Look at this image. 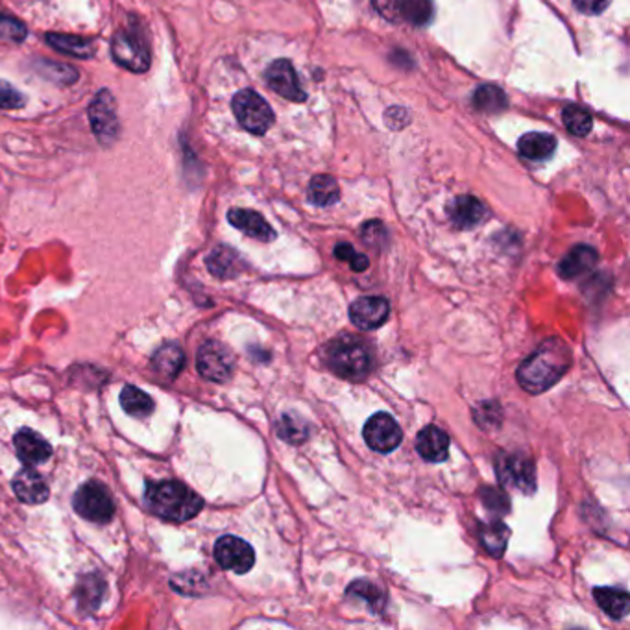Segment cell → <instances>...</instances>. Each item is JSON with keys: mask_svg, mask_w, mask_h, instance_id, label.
Returning <instances> with one entry per match:
<instances>
[{"mask_svg": "<svg viewBox=\"0 0 630 630\" xmlns=\"http://www.w3.org/2000/svg\"><path fill=\"white\" fill-rule=\"evenodd\" d=\"M572 367V350L560 339L546 341L518 368V383L528 394H542L556 385Z\"/></svg>", "mask_w": 630, "mask_h": 630, "instance_id": "obj_1", "label": "cell"}, {"mask_svg": "<svg viewBox=\"0 0 630 630\" xmlns=\"http://www.w3.org/2000/svg\"><path fill=\"white\" fill-rule=\"evenodd\" d=\"M145 501L155 516L176 523L192 519L204 507L202 497L178 481L146 483Z\"/></svg>", "mask_w": 630, "mask_h": 630, "instance_id": "obj_2", "label": "cell"}, {"mask_svg": "<svg viewBox=\"0 0 630 630\" xmlns=\"http://www.w3.org/2000/svg\"><path fill=\"white\" fill-rule=\"evenodd\" d=\"M325 364L331 372L342 379L362 381L367 379L374 368V355L370 346L359 337L341 335L331 341L324 351Z\"/></svg>", "mask_w": 630, "mask_h": 630, "instance_id": "obj_3", "label": "cell"}, {"mask_svg": "<svg viewBox=\"0 0 630 630\" xmlns=\"http://www.w3.org/2000/svg\"><path fill=\"white\" fill-rule=\"evenodd\" d=\"M111 54L119 65L131 73H145L150 69L148 41L138 21L113 36Z\"/></svg>", "mask_w": 630, "mask_h": 630, "instance_id": "obj_4", "label": "cell"}, {"mask_svg": "<svg viewBox=\"0 0 630 630\" xmlns=\"http://www.w3.org/2000/svg\"><path fill=\"white\" fill-rule=\"evenodd\" d=\"M231 108H234V113L241 126L253 136H264L274 124L272 108L255 91L246 89L237 93L234 96V102H231Z\"/></svg>", "mask_w": 630, "mask_h": 630, "instance_id": "obj_5", "label": "cell"}, {"mask_svg": "<svg viewBox=\"0 0 630 630\" xmlns=\"http://www.w3.org/2000/svg\"><path fill=\"white\" fill-rule=\"evenodd\" d=\"M73 507L82 518L94 523H108L115 514V503L110 490L96 481H89L78 488Z\"/></svg>", "mask_w": 630, "mask_h": 630, "instance_id": "obj_6", "label": "cell"}, {"mask_svg": "<svg viewBox=\"0 0 630 630\" xmlns=\"http://www.w3.org/2000/svg\"><path fill=\"white\" fill-rule=\"evenodd\" d=\"M495 474L503 486L516 488L523 493L537 490V470L528 457L519 453H503L495 460Z\"/></svg>", "mask_w": 630, "mask_h": 630, "instance_id": "obj_7", "label": "cell"}, {"mask_svg": "<svg viewBox=\"0 0 630 630\" xmlns=\"http://www.w3.org/2000/svg\"><path fill=\"white\" fill-rule=\"evenodd\" d=\"M196 367L206 379L224 383L235 370V357L218 341H208L200 346L196 355Z\"/></svg>", "mask_w": 630, "mask_h": 630, "instance_id": "obj_8", "label": "cell"}, {"mask_svg": "<svg viewBox=\"0 0 630 630\" xmlns=\"http://www.w3.org/2000/svg\"><path fill=\"white\" fill-rule=\"evenodd\" d=\"M89 119H91V126L96 139L106 146L113 145L119 136V119H117L115 98L108 89H102L93 98V102L89 106Z\"/></svg>", "mask_w": 630, "mask_h": 630, "instance_id": "obj_9", "label": "cell"}, {"mask_svg": "<svg viewBox=\"0 0 630 630\" xmlns=\"http://www.w3.org/2000/svg\"><path fill=\"white\" fill-rule=\"evenodd\" d=\"M362 437L370 449L377 453H390L402 444L404 430L390 414L377 413L364 425Z\"/></svg>", "mask_w": 630, "mask_h": 630, "instance_id": "obj_10", "label": "cell"}, {"mask_svg": "<svg viewBox=\"0 0 630 630\" xmlns=\"http://www.w3.org/2000/svg\"><path fill=\"white\" fill-rule=\"evenodd\" d=\"M215 558L220 568L237 575L248 573L255 563L253 547L237 537H222L215 544Z\"/></svg>", "mask_w": 630, "mask_h": 630, "instance_id": "obj_11", "label": "cell"}, {"mask_svg": "<svg viewBox=\"0 0 630 630\" xmlns=\"http://www.w3.org/2000/svg\"><path fill=\"white\" fill-rule=\"evenodd\" d=\"M267 84L272 91L281 94L292 102H306V91L302 89L300 78H297L292 63L288 59H278L267 69Z\"/></svg>", "mask_w": 630, "mask_h": 630, "instance_id": "obj_12", "label": "cell"}, {"mask_svg": "<svg viewBox=\"0 0 630 630\" xmlns=\"http://www.w3.org/2000/svg\"><path fill=\"white\" fill-rule=\"evenodd\" d=\"M390 306L383 296H364L350 306V320L362 331L377 329L386 322Z\"/></svg>", "mask_w": 630, "mask_h": 630, "instance_id": "obj_13", "label": "cell"}, {"mask_svg": "<svg viewBox=\"0 0 630 630\" xmlns=\"http://www.w3.org/2000/svg\"><path fill=\"white\" fill-rule=\"evenodd\" d=\"M13 444L19 458L26 466H38V464L47 462L52 455V446L40 433L28 427L17 430L13 437Z\"/></svg>", "mask_w": 630, "mask_h": 630, "instance_id": "obj_14", "label": "cell"}, {"mask_svg": "<svg viewBox=\"0 0 630 630\" xmlns=\"http://www.w3.org/2000/svg\"><path fill=\"white\" fill-rule=\"evenodd\" d=\"M13 492L22 503L28 505H40L49 500L47 481L34 468H24L13 477Z\"/></svg>", "mask_w": 630, "mask_h": 630, "instance_id": "obj_15", "label": "cell"}, {"mask_svg": "<svg viewBox=\"0 0 630 630\" xmlns=\"http://www.w3.org/2000/svg\"><path fill=\"white\" fill-rule=\"evenodd\" d=\"M416 449L427 462H444L449 455V437L440 427L427 425L418 433Z\"/></svg>", "mask_w": 630, "mask_h": 630, "instance_id": "obj_16", "label": "cell"}, {"mask_svg": "<svg viewBox=\"0 0 630 630\" xmlns=\"http://www.w3.org/2000/svg\"><path fill=\"white\" fill-rule=\"evenodd\" d=\"M227 220L231 226H235L237 229L244 231V234L252 239H257L262 243H271L276 239V231L272 229V226L255 211L231 209L227 213Z\"/></svg>", "mask_w": 630, "mask_h": 630, "instance_id": "obj_17", "label": "cell"}, {"mask_svg": "<svg viewBox=\"0 0 630 630\" xmlns=\"http://www.w3.org/2000/svg\"><path fill=\"white\" fill-rule=\"evenodd\" d=\"M597 261H599V253H597L591 246L579 244L573 250H570L558 264V274L563 280H577L584 274H588Z\"/></svg>", "mask_w": 630, "mask_h": 630, "instance_id": "obj_18", "label": "cell"}, {"mask_svg": "<svg viewBox=\"0 0 630 630\" xmlns=\"http://www.w3.org/2000/svg\"><path fill=\"white\" fill-rule=\"evenodd\" d=\"M486 217V208L475 196H458L449 206V218L460 229H470L481 224Z\"/></svg>", "mask_w": 630, "mask_h": 630, "instance_id": "obj_19", "label": "cell"}, {"mask_svg": "<svg viewBox=\"0 0 630 630\" xmlns=\"http://www.w3.org/2000/svg\"><path fill=\"white\" fill-rule=\"evenodd\" d=\"M208 269L215 278L229 280L237 278L244 271V262L235 250L227 246H218L208 257Z\"/></svg>", "mask_w": 630, "mask_h": 630, "instance_id": "obj_20", "label": "cell"}, {"mask_svg": "<svg viewBox=\"0 0 630 630\" xmlns=\"http://www.w3.org/2000/svg\"><path fill=\"white\" fill-rule=\"evenodd\" d=\"M183 364H185L183 350L173 342L161 346L152 357L154 370L157 374H161L163 377H169V379H174L182 372Z\"/></svg>", "mask_w": 630, "mask_h": 630, "instance_id": "obj_21", "label": "cell"}, {"mask_svg": "<svg viewBox=\"0 0 630 630\" xmlns=\"http://www.w3.org/2000/svg\"><path fill=\"white\" fill-rule=\"evenodd\" d=\"M479 537H481V544L483 547L495 558H500L509 544L510 538V528L507 527V523L493 519L488 523H483L479 528Z\"/></svg>", "mask_w": 630, "mask_h": 630, "instance_id": "obj_22", "label": "cell"}, {"mask_svg": "<svg viewBox=\"0 0 630 630\" xmlns=\"http://www.w3.org/2000/svg\"><path fill=\"white\" fill-rule=\"evenodd\" d=\"M593 597L597 605H599L610 617L623 619L628 614L630 608V597L625 590L617 588H595Z\"/></svg>", "mask_w": 630, "mask_h": 630, "instance_id": "obj_23", "label": "cell"}, {"mask_svg": "<svg viewBox=\"0 0 630 630\" xmlns=\"http://www.w3.org/2000/svg\"><path fill=\"white\" fill-rule=\"evenodd\" d=\"M519 154L527 159L533 161H544L553 155L556 148V139L549 134H540V131H533V134H527L519 139L518 143Z\"/></svg>", "mask_w": 630, "mask_h": 630, "instance_id": "obj_24", "label": "cell"}, {"mask_svg": "<svg viewBox=\"0 0 630 630\" xmlns=\"http://www.w3.org/2000/svg\"><path fill=\"white\" fill-rule=\"evenodd\" d=\"M339 198H341V189H339V183L333 176H329V174H320V176H315L309 183V200L315 204V206H320V208H327V206H333L339 202Z\"/></svg>", "mask_w": 630, "mask_h": 630, "instance_id": "obj_25", "label": "cell"}, {"mask_svg": "<svg viewBox=\"0 0 630 630\" xmlns=\"http://www.w3.org/2000/svg\"><path fill=\"white\" fill-rule=\"evenodd\" d=\"M120 405L129 416H136V418H146L154 411L152 397L146 392H143L141 388L131 386V385H126L122 388Z\"/></svg>", "mask_w": 630, "mask_h": 630, "instance_id": "obj_26", "label": "cell"}, {"mask_svg": "<svg viewBox=\"0 0 630 630\" xmlns=\"http://www.w3.org/2000/svg\"><path fill=\"white\" fill-rule=\"evenodd\" d=\"M394 8L405 21L416 26L427 24L435 12L433 0H394Z\"/></svg>", "mask_w": 630, "mask_h": 630, "instance_id": "obj_27", "label": "cell"}, {"mask_svg": "<svg viewBox=\"0 0 630 630\" xmlns=\"http://www.w3.org/2000/svg\"><path fill=\"white\" fill-rule=\"evenodd\" d=\"M47 43L52 45L56 50L69 54L75 58H91L94 56V45L89 40L76 38V36H63V34H49Z\"/></svg>", "mask_w": 630, "mask_h": 630, "instance_id": "obj_28", "label": "cell"}, {"mask_svg": "<svg viewBox=\"0 0 630 630\" xmlns=\"http://www.w3.org/2000/svg\"><path fill=\"white\" fill-rule=\"evenodd\" d=\"M474 104L479 111L484 113H497L503 111L509 104L507 94L495 85H481L477 87L475 94H474Z\"/></svg>", "mask_w": 630, "mask_h": 630, "instance_id": "obj_29", "label": "cell"}, {"mask_svg": "<svg viewBox=\"0 0 630 630\" xmlns=\"http://www.w3.org/2000/svg\"><path fill=\"white\" fill-rule=\"evenodd\" d=\"M278 435L281 440L290 442V444H302L307 440L309 430H307V423L304 420H300L294 414H285L281 416V420L278 421Z\"/></svg>", "mask_w": 630, "mask_h": 630, "instance_id": "obj_30", "label": "cell"}, {"mask_svg": "<svg viewBox=\"0 0 630 630\" xmlns=\"http://www.w3.org/2000/svg\"><path fill=\"white\" fill-rule=\"evenodd\" d=\"M562 120L563 126H566L573 136H588L591 128H593V119L590 115V111L579 108V106H568L566 110L562 111Z\"/></svg>", "mask_w": 630, "mask_h": 630, "instance_id": "obj_31", "label": "cell"}, {"mask_svg": "<svg viewBox=\"0 0 630 630\" xmlns=\"http://www.w3.org/2000/svg\"><path fill=\"white\" fill-rule=\"evenodd\" d=\"M348 593L357 595V597H360V599L367 601L374 612H377L385 607V593L381 591V588H377L376 584H372L368 581H355L348 588Z\"/></svg>", "mask_w": 630, "mask_h": 630, "instance_id": "obj_32", "label": "cell"}, {"mask_svg": "<svg viewBox=\"0 0 630 630\" xmlns=\"http://www.w3.org/2000/svg\"><path fill=\"white\" fill-rule=\"evenodd\" d=\"M26 38V26L10 17V15H0V40L12 41V43H21Z\"/></svg>", "mask_w": 630, "mask_h": 630, "instance_id": "obj_33", "label": "cell"}, {"mask_svg": "<svg viewBox=\"0 0 630 630\" xmlns=\"http://www.w3.org/2000/svg\"><path fill=\"white\" fill-rule=\"evenodd\" d=\"M333 253H335L337 259L350 262V267H351L355 272L367 271V269H368V264H370L368 259H367V255H362V253L355 252V248H353L351 244H346V243H341L339 246H335Z\"/></svg>", "mask_w": 630, "mask_h": 630, "instance_id": "obj_34", "label": "cell"}, {"mask_svg": "<svg viewBox=\"0 0 630 630\" xmlns=\"http://www.w3.org/2000/svg\"><path fill=\"white\" fill-rule=\"evenodd\" d=\"M24 104H26V96L8 82L0 80V108L17 110V108H22Z\"/></svg>", "mask_w": 630, "mask_h": 630, "instance_id": "obj_35", "label": "cell"}, {"mask_svg": "<svg viewBox=\"0 0 630 630\" xmlns=\"http://www.w3.org/2000/svg\"><path fill=\"white\" fill-rule=\"evenodd\" d=\"M481 500L483 503L493 510V512H500V514H507L509 512V500H507V495L500 490H495V488H483L481 490Z\"/></svg>", "mask_w": 630, "mask_h": 630, "instance_id": "obj_36", "label": "cell"}, {"mask_svg": "<svg viewBox=\"0 0 630 630\" xmlns=\"http://www.w3.org/2000/svg\"><path fill=\"white\" fill-rule=\"evenodd\" d=\"M573 3L577 10L586 15H599L608 8L610 0H573Z\"/></svg>", "mask_w": 630, "mask_h": 630, "instance_id": "obj_37", "label": "cell"}]
</instances>
